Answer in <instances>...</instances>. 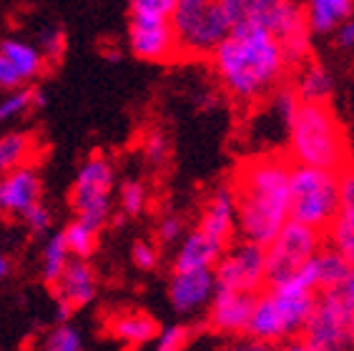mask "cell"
<instances>
[{
    "mask_svg": "<svg viewBox=\"0 0 354 351\" xmlns=\"http://www.w3.org/2000/svg\"><path fill=\"white\" fill-rule=\"evenodd\" d=\"M98 274L88 258H71L53 289V316L55 321H71L75 311L88 309L98 298Z\"/></svg>",
    "mask_w": 354,
    "mask_h": 351,
    "instance_id": "cell-15",
    "label": "cell"
},
{
    "mask_svg": "<svg viewBox=\"0 0 354 351\" xmlns=\"http://www.w3.org/2000/svg\"><path fill=\"white\" fill-rule=\"evenodd\" d=\"M141 153H143V161L153 166V169H161L166 161H169L171 155V141L169 135L164 131H149V133L143 135L141 141Z\"/></svg>",
    "mask_w": 354,
    "mask_h": 351,
    "instance_id": "cell-32",
    "label": "cell"
},
{
    "mask_svg": "<svg viewBox=\"0 0 354 351\" xmlns=\"http://www.w3.org/2000/svg\"><path fill=\"white\" fill-rule=\"evenodd\" d=\"M186 223L178 214H166L156 223V243L158 246H176L186 236Z\"/></svg>",
    "mask_w": 354,
    "mask_h": 351,
    "instance_id": "cell-38",
    "label": "cell"
},
{
    "mask_svg": "<svg viewBox=\"0 0 354 351\" xmlns=\"http://www.w3.org/2000/svg\"><path fill=\"white\" fill-rule=\"evenodd\" d=\"M286 158L294 166L344 171L349 166V143L339 118L329 103H299L294 111Z\"/></svg>",
    "mask_w": 354,
    "mask_h": 351,
    "instance_id": "cell-3",
    "label": "cell"
},
{
    "mask_svg": "<svg viewBox=\"0 0 354 351\" xmlns=\"http://www.w3.org/2000/svg\"><path fill=\"white\" fill-rule=\"evenodd\" d=\"M277 351H314V349L301 336H297V339H289V341H284V344H279V346H277Z\"/></svg>",
    "mask_w": 354,
    "mask_h": 351,
    "instance_id": "cell-43",
    "label": "cell"
},
{
    "mask_svg": "<svg viewBox=\"0 0 354 351\" xmlns=\"http://www.w3.org/2000/svg\"><path fill=\"white\" fill-rule=\"evenodd\" d=\"M35 351H86V336L71 321H55L50 329L43 331Z\"/></svg>",
    "mask_w": 354,
    "mask_h": 351,
    "instance_id": "cell-26",
    "label": "cell"
},
{
    "mask_svg": "<svg viewBox=\"0 0 354 351\" xmlns=\"http://www.w3.org/2000/svg\"><path fill=\"white\" fill-rule=\"evenodd\" d=\"M216 286L226 291H241V294H259L266 289V251L264 246L246 238H234L221 251L216 266H214Z\"/></svg>",
    "mask_w": 354,
    "mask_h": 351,
    "instance_id": "cell-12",
    "label": "cell"
},
{
    "mask_svg": "<svg viewBox=\"0 0 354 351\" xmlns=\"http://www.w3.org/2000/svg\"><path fill=\"white\" fill-rule=\"evenodd\" d=\"M21 81H18V75L13 73V68L8 66L6 55L0 53V91H8V88H18Z\"/></svg>",
    "mask_w": 354,
    "mask_h": 351,
    "instance_id": "cell-42",
    "label": "cell"
},
{
    "mask_svg": "<svg viewBox=\"0 0 354 351\" xmlns=\"http://www.w3.org/2000/svg\"><path fill=\"white\" fill-rule=\"evenodd\" d=\"M294 93L299 98V103H329L334 93V75L324 63L312 61L301 63L299 68H294Z\"/></svg>",
    "mask_w": 354,
    "mask_h": 351,
    "instance_id": "cell-22",
    "label": "cell"
},
{
    "mask_svg": "<svg viewBox=\"0 0 354 351\" xmlns=\"http://www.w3.org/2000/svg\"><path fill=\"white\" fill-rule=\"evenodd\" d=\"M292 166L281 153L244 155L234 176L239 238L266 246L292 221Z\"/></svg>",
    "mask_w": 354,
    "mask_h": 351,
    "instance_id": "cell-2",
    "label": "cell"
},
{
    "mask_svg": "<svg viewBox=\"0 0 354 351\" xmlns=\"http://www.w3.org/2000/svg\"><path fill=\"white\" fill-rule=\"evenodd\" d=\"M35 111V88L18 86L0 91V126H13Z\"/></svg>",
    "mask_w": 354,
    "mask_h": 351,
    "instance_id": "cell-27",
    "label": "cell"
},
{
    "mask_svg": "<svg viewBox=\"0 0 354 351\" xmlns=\"http://www.w3.org/2000/svg\"><path fill=\"white\" fill-rule=\"evenodd\" d=\"M178 0H129V13L136 15H164L169 18Z\"/></svg>",
    "mask_w": 354,
    "mask_h": 351,
    "instance_id": "cell-40",
    "label": "cell"
},
{
    "mask_svg": "<svg viewBox=\"0 0 354 351\" xmlns=\"http://www.w3.org/2000/svg\"><path fill=\"white\" fill-rule=\"evenodd\" d=\"M43 201V176L33 161L23 163L0 178V209L21 221L28 211Z\"/></svg>",
    "mask_w": 354,
    "mask_h": 351,
    "instance_id": "cell-18",
    "label": "cell"
},
{
    "mask_svg": "<svg viewBox=\"0 0 354 351\" xmlns=\"http://www.w3.org/2000/svg\"><path fill=\"white\" fill-rule=\"evenodd\" d=\"M216 291L214 269H171L166 278V301L181 319L206 314Z\"/></svg>",
    "mask_w": 354,
    "mask_h": 351,
    "instance_id": "cell-14",
    "label": "cell"
},
{
    "mask_svg": "<svg viewBox=\"0 0 354 351\" xmlns=\"http://www.w3.org/2000/svg\"><path fill=\"white\" fill-rule=\"evenodd\" d=\"M116 163L106 153H88L78 163L68 191L71 214L78 221L103 231L113 216V193H116Z\"/></svg>",
    "mask_w": 354,
    "mask_h": 351,
    "instance_id": "cell-7",
    "label": "cell"
},
{
    "mask_svg": "<svg viewBox=\"0 0 354 351\" xmlns=\"http://www.w3.org/2000/svg\"><path fill=\"white\" fill-rule=\"evenodd\" d=\"M38 48H41V53L46 55L48 63H58L63 58V53H66V46H68V41H66V30H63L61 26H46L38 33Z\"/></svg>",
    "mask_w": 354,
    "mask_h": 351,
    "instance_id": "cell-36",
    "label": "cell"
},
{
    "mask_svg": "<svg viewBox=\"0 0 354 351\" xmlns=\"http://www.w3.org/2000/svg\"><path fill=\"white\" fill-rule=\"evenodd\" d=\"M10 274H13V261H10V256H6V254L0 251V281L10 278Z\"/></svg>",
    "mask_w": 354,
    "mask_h": 351,
    "instance_id": "cell-44",
    "label": "cell"
},
{
    "mask_svg": "<svg viewBox=\"0 0 354 351\" xmlns=\"http://www.w3.org/2000/svg\"><path fill=\"white\" fill-rule=\"evenodd\" d=\"M354 311V266L337 284L319 289L314 296L312 314L301 329V339L314 351H349L352 334L349 321Z\"/></svg>",
    "mask_w": 354,
    "mask_h": 351,
    "instance_id": "cell-6",
    "label": "cell"
},
{
    "mask_svg": "<svg viewBox=\"0 0 354 351\" xmlns=\"http://www.w3.org/2000/svg\"><path fill=\"white\" fill-rule=\"evenodd\" d=\"M212 351H277V346L264 344L259 339L252 336H232V339H218V344Z\"/></svg>",
    "mask_w": 354,
    "mask_h": 351,
    "instance_id": "cell-39",
    "label": "cell"
},
{
    "mask_svg": "<svg viewBox=\"0 0 354 351\" xmlns=\"http://www.w3.org/2000/svg\"><path fill=\"white\" fill-rule=\"evenodd\" d=\"M314 266H317V274H319V286L327 289V286L337 284L339 278H344L352 269V263H347L344 258L332 251L329 246H322L319 254L314 256Z\"/></svg>",
    "mask_w": 354,
    "mask_h": 351,
    "instance_id": "cell-31",
    "label": "cell"
},
{
    "mask_svg": "<svg viewBox=\"0 0 354 351\" xmlns=\"http://www.w3.org/2000/svg\"><path fill=\"white\" fill-rule=\"evenodd\" d=\"M304 21L312 35H332L354 15V0H304Z\"/></svg>",
    "mask_w": 354,
    "mask_h": 351,
    "instance_id": "cell-23",
    "label": "cell"
},
{
    "mask_svg": "<svg viewBox=\"0 0 354 351\" xmlns=\"http://www.w3.org/2000/svg\"><path fill=\"white\" fill-rule=\"evenodd\" d=\"M324 246L337 251L342 258L354 266V231L344 223L334 221L327 231H324Z\"/></svg>",
    "mask_w": 354,
    "mask_h": 351,
    "instance_id": "cell-34",
    "label": "cell"
},
{
    "mask_svg": "<svg viewBox=\"0 0 354 351\" xmlns=\"http://www.w3.org/2000/svg\"><path fill=\"white\" fill-rule=\"evenodd\" d=\"M71 251L66 246V238H63L61 231H50L46 238H43V246H41V258H38V271H41V278L43 284L53 286L58 281L66 266L71 261Z\"/></svg>",
    "mask_w": 354,
    "mask_h": 351,
    "instance_id": "cell-25",
    "label": "cell"
},
{
    "mask_svg": "<svg viewBox=\"0 0 354 351\" xmlns=\"http://www.w3.org/2000/svg\"><path fill=\"white\" fill-rule=\"evenodd\" d=\"M63 238H66V246H68L71 256L73 258H88L95 249H98V236L101 231L88 226V223L78 221V218H71L66 226L61 229Z\"/></svg>",
    "mask_w": 354,
    "mask_h": 351,
    "instance_id": "cell-28",
    "label": "cell"
},
{
    "mask_svg": "<svg viewBox=\"0 0 354 351\" xmlns=\"http://www.w3.org/2000/svg\"><path fill=\"white\" fill-rule=\"evenodd\" d=\"M324 246V234L309 229L304 223L289 221L284 229L266 243V281L279 284L307 266ZM266 284V286H269Z\"/></svg>",
    "mask_w": 354,
    "mask_h": 351,
    "instance_id": "cell-11",
    "label": "cell"
},
{
    "mask_svg": "<svg viewBox=\"0 0 354 351\" xmlns=\"http://www.w3.org/2000/svg\"><path fill=\"white\" fill-rule=\"evenodd\" d=\"M0 53L6 55L8 66L13 68V73L18 75L21 86H28V83L38 81L48 66L46 55L41 53L38 43L18 38V35L3 38V41H0Z\"/></svg>",
    "mask_w": 354,
    "mask_h": 351,
    "instance_id": "cell-21",
    "label": "cell"
},
{
    "mask_svg": "<svg viewBox=\"0 0 354 351\" xmlns=\"http://www.w3.org/2000/svg\"><path fill=\"white\" fill-rule=\"evenodd\" d=\"M0 214H3V209H0Z\"/></svg>",
    "mask_w": 354,
    "mask_h": 351,
    "instance_id": "cell-46",
    "label": "cell"
},
{
    "mask_svg": "<svg viewBox=\"0 0 354 351\" xmlns=\"http://www.w3.org/2000/svg\"><path fill=\"white\" fill-rule=\"evenodd\" d=\"M212 73L232 101L249 106L284 86L292 70L284 58L281 43L261 28H234L216 50L209 55Z\"/></svg>",
    "mask_w": 354,
    "mask_h": 351,
    "instance_id": "cell-1",
    "label": "cell"
},
{
    "mask_svg": "<svg viewBox=\"0 0 354 351\" xmlns=\"http://www.w3.org/2000/svg\"><path fill=\"white\" fill-rule=\"evenodd\" d=\"M131 263L136 266L138 271H151L158 269V263H161V246L156 241H151V238H136V241L131 243Z\"/></svg>",
    "mask_w": 354,
    "mask_h": 351,
    "instance_id": "cell-33",
    "label": "cell"
},
{
    "mask_svg": "<svg viewBox=\"0 0 354 351\" xmlns=\"http://www.w3.org/2000/svg\"><path fill=\"white\" fill-rule=\"evenodd\" d=\"M126 43L133 58L143 63L166 66L181 58L178 53L176 33L171 28V21L164 15H136L129 13V30Z\"/></svg>",
    "mask_w": 354,
    "mask_h": 351,
    "instance_id": "cell-13",
    "label": "cell"
},
{
    "mask_svg": "<svg viewBox=\"0 0 354 351\" xmlns=\"http://www.w3.org/2000/svg\"><path fill=\"white\" fill-rule=\"evenodd\" d=\"M21 223L26 226V231L35 238H46L50 231H53V211L48 209L46 203H38L28 211L26 216L21 218Z\"/></svg>",
    "mask_w": 354,
    "mask_h": 351,
    "instance_id": "cell-37",
    "label": "cell"
},
{
    "mask_svg": "<svg viewBox=\"0 0 354 351\" xmlns=\"http://www.w3.org/2000/svg\"><path fill=\"white\" fill-rule=\"evenodd\" d=\"M254 309V294L218 289L206 309V329L218 339L244 336Z\"/></svg>",
    "mask_w": 354,
    "mask_h": 351,
    "instance_id": "cell-17",
    "label": "cell"
},
{
    "mask_svg": "<svg viewBox=\"0 0 354 351\" xmlns=\"http://www.w3.org/2000/svg\"><path fill=\"white\" fill-rule=\"evenodd\" d=\"M292 221L309 229H329L339 214V173L314 166H292Z\"/></svg>",
    "mask_w": 354,
    "mask_h": 351,
    "instance_id": "cell-9",
    "label": "cell"
},
{
    "mask_svg": "<svg viewBox=\"0 0 354 351\" xmlns=\"http://www.w3.org/2000/svg\"><path fill=\"white\" fill-rule=\"evenodd\" d=\"M196 229L204 231L206 236L216 238L218 243H232L239 236V211H236V193L232 183H218L214 186L198 209Z\"/></svg>",
    "mask_w": 354,
    "mask_h": 351,
    "instance_id": "cell-16",
    "label": "cell"
},
{
    "mask_svg": "<svg viewBox=\"0 0 354 351\" xmlns=\"http://www.w3.org/2000/svg\"><path fill=\"white\" fill-rule=\"evenodd\" d=\"M169 21L176 33L178 53L191 61L209 58L232 30L218 0H178Z\"/></svg>",
    "mask_w": 354,
    "mask_h": 351,
    "instance_id": "cell-10",
    "label": "cell"
},
{
    "mask_svg": "<svg viewBox=\"0 0 354 351\" xmlns=\"http://www.w3.org/2000/svg\"><path fill=\"white\" fill-rule=\"evenodd\" d=\"M299 98L292 86H279L264 101L254 103L241 129V149L244 155H266L286 151L289 126Z\"/></svg>",
    "mask_w": 354,
    "mask_h": 351,
    "instance_id": "cell-8",
    "label": "cell"
},
{
    "mask_svg": "<svg viewBox=\"0 0 354 351\" xmlns=\"http://www.w3.org/2000/svg\"><path fill=\"white\" fill-rule=\"evenodd\" d=\"M229 28H261L281 43L289 68H299L312 53L304 10L297 0H218Z\"/></svg>",
    "mask_w": 354,
    "mask_h": 351,
    "instance_id": "cell-4",
    "label": "cell"
},
{
    "mask_svg": "<svg viewBox=\"0 0 354 351\" xmlns=\"http://www.w3.org/2000/svg\"><path fill=\"white\" fill-rule=\"evenodd\" d=\"M314 296L317 291L304 286L297 276H289L279 284H269L254 296L246 336L259 339L272 346L301 336V329L312 314Z\"/></svg>",
    "mask_w": 354,
    "mask_h": 351,
    "instance_id": "cell-5",
    "label": "cell"
},
{
    "mask_svg": "<svg viewBox=\"0 0 354 351\" xmlns=\"http://www.w3.org/2000/svg\"><path fill=\"white\" fill-rule=\"evenodd\" d=\"M35 151H38V141L33 133L18 129L3 131L0 133V178L23 163L33 161Z\"/></svg>",
    "mask_w": 354,
    "mask_h": 351,
    "instance_id": "cell-24",
    "label": "cell"
},
{
    "mask_svg": "<svg viewBox=\"0 0 354 351\" xmlns=\"http://www.w3.org/2000/svg\"><path fill=\"white\" fill-rule=\"evenodd\" d=\"M226 246L216 238L206 236L196 226L186 231V236L174 246L171 269H214Z\"/></svg>",
    "mask_w": 354,
    "mask_h": 351,
    "instance_id": "cell-20",
    "label": "cell"
},
{
    "mask_svg": "<svg viewBox=\"0 0 354 351\" xmlns=\"http://www.w3.org/2000/svg\"><path fill=\"white\" fill-rule=\"evenodd\" d=\"M196 339V331L186 321H171V324L158 326L156 339H153V351H189Z\"/></svg>",
    "mask_w": 354,
    "mask_h": 351,
    "instance_id": "cell-29",
    "label": "cell"
},
{
    "mask_svg": "<svg viewBox=\"0 0 354 351\" xmlns=\"http://www.w3.org/2000/svg\"><path fill=\"white\" fill-rule=\"evenodd\" d=\"M149 209V189L138 178H126L118 186V211L126 218H138Z\"/></svg>",
    "mask_w": 354,
    "mask_h": 351,
    "instance_id": "cell-30",
    "label": "cell"
},
{
    "mask_svg": "<svg viewBox=\"0 0 354 351\" xmlns=\"http://www.w3.org/2000/svg\"><path fill=\"white\" fill-rule=\"evenodd\" d=\"M349 334H352V349H354V311H352V321H349Z\"/></svg>",
    "mask_w": 354,
    "mask_h": 351,
    "instance_id": "cell-45",
    "label": "cell"
},
{
    "mask_svg": "<svg viewBox=\"0 0 354 351\" xmlns=\"http://www.w3.org/2000/svg\"><path fill=\"white\" fill-rule=\"evenodd\" d=\"M332 35H334V46L337 48H342V50H354V15L342 23Z\"/></svg>",
    "mask_w": 354,
    "mask_h": 351,
    "instance_id": "cell-41",
    "label": "cell"
},
{
    "mask_svg": "<svg viewBox=\"0 0 354 351\" xmlns=\"http://www.w3.org/2000/svg\"><path fill=\"white\" fill-rule=\"evenodd\" d=\"M106 331H109V336L116 344H121L123 349L136 351L153 344L158 331V321L151 316L149 311L121 309V311H113L106 319Z\"/></svg>",
    "mask_w": 354,
    "mask_h": 351,
    "instance_id": "cell-19",
    "label": "cell"
},
{
    "mask_svg": "<svg viewBox=\"0 0 354 351\" xmlns=\"http://www.w3.org/2000/svg\"><path fill=\"white\" fill-rule=\"evenodd\" d=\"M334 221L354 231V166L339 171V214Z\"/></svg>",
    "mask_w": 354,
    "mask_h": 351,
    "instance_id": "cell-35",
    "label": "cell"
}]
</instances>
